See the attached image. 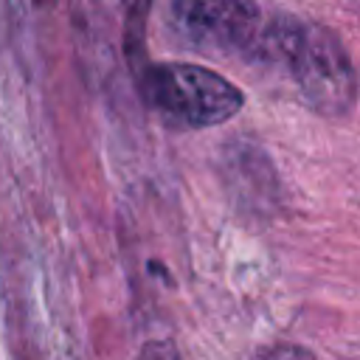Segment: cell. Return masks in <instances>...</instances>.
Masks as SVG:
<instances>
[{"label":"cell","instance_id":"obj_1","mask_svg":"<svg viewBox=\"0 0 360 360\" xmlns=\"http://www.w3.org/2000/svg\"><path fill=\"white\" fill-rule=\"evenodd\" d=\"M259 68L284 76L315 115L343 121L354 112L360 76L343 39L312 20L276 11Z\"/></svg>","mask_w":360,"mask_h":360},{"label":"cell","instance_id":"obj_2","mask_svg":"<svg viewBox=\"0 0 360 360\" xmlns=\"http://www.w3.org/2000/svg\"><path fill=\"white\" fill-rule=\"evenodd\" d=\"M143 107L169 129H208L245 107V93L222 73L194 62H143L135 70Z\"/></svg>","mask_w":360,"mask_h":360},{"label":"cell","instance_id":"obj_3","mask_svg":"<svg viewBox=\"0 0 360 360\" xmlns=\"http://www.w3.org/2000/svg\"><path fill=\"white\" fill-rule=\"evenodd\" d=\"M270 17L256 0H172L169 6V25L183 45L250 65L262 59Z\"/></svg>","mask_w":360,"mask_h":360},{"label":"cell","instance_id":"obj_4","mask_svg":"<svg viewBox=\"0 0 360 360\" xmlns=\"http://www.w3.org/2000/svg\"><path fill=\"white\" fill-rule=\"evenodd\" d=\"M222 177L239 208L250 214H270L278 208L281 186L270 158L245 141H231L222 152Z\"/></svg>","mask_w":360,"mask_h":360},{"label":"cell","instance_id":"obj_5","mask_svg":"<svg viewBox=\"0 0 360 360\" xmlns=\"http://www.w3.org/2000/svg\"><path fill=\"white\" fill-rule=\"evenodd\" d=\"M124 8V45H127V59L138 70L146 59L143 39H146V20L152 11V0H121Z\"/></svg>","mask_w":360,"mask_h":360},{"label":"cell","instance_id":"obj_6","mask_svg":"<svg viewBox=\"0 0 360 360\" xmlns=\"http://www.w3.org/2000/svg\"><path fill=\"white\" fill-rule=\"evenodd\" d=\"M256 360H315V354L304 346H295V343H278V346L262 352Z\"/></svg>","mask_w":360,"mask_h":360},{"label":"cell","instance_id":"obj_7","mask_svg":"<svg viewBox=\"0 0 360 360\" xmlns=\"http://www.w3.org/2000/svg\"><path fill=\"white\" fill-rule=\"evenodd\" d=\"M138 360H180V352L172 340H146Z\"/></svg>","mask_w":360,"mask_h":360}]
</instances>
